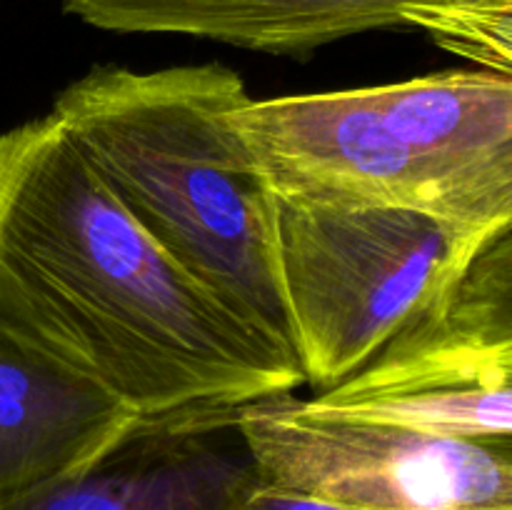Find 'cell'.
I'll list each match as a JSON object with an SVG mask.
<instances>
[{"label": "cell", "mask_w": 512, "mask_h": 510, "mask_svg": "<svg viewBox=\"0 0 512 510\" xmlns=\"http://www.w3.org/2000/svg\"><path fill=\"white\" fill-rule=\"evenodd\" d=\"M0 333L145 425L305 383L298 358L158 248L53 113L0 135Z\"/></svg>", "instance_id": "6da1fadb"}, {"label": "cell", "mask_w": 512, "mask_h": 510, "mask_svg": "<svg viewBox=\"0 0 512 510\" xmlns=\"http://www.w3.org/2000/svg\"><path fill=\"white\" fill-rule=\"evenodd\" d=\"M248 100L243 78L220 63L95 65L50 113L158 248L295 358L275 193L235 123Z\"/></svg>", "instance_id": "7a4b0ae2"}, {"label": "cell", "mask_w": 512, "mask_h": 510, "mask_svg": "<svg viewBox=\"0 0 512 510\" xmlns=\"http://www.w3.org/2000/svg\"><path fill=\"white\" fill-rule=\"evenodd\" d=\"M275 220L295 358L318 393L363 368L493 240L423 210L285 195Z\"/></svg>", "instance_id": "3957f363"}, {"label": "cell", "mask_w": 512, "mask_h": 510, "mask_svg": "<svg viewBox=\"0 0 512 510\" xmlns=\"http://www.w3.org/2000/svg\"><path fill=\"white\" fill-rule=\"evenodd\" d=\"M260 483L340 510H512V443L325 413L293 393L233 413Z\"/></svg>", "instance_id": "277c9868"}, {"label": "cell", "mask_w": 512, "mask_h": 510, "mask_svg": "<svg viewBox=\"0 0 512 510\" xmlns=\"http://www.w3.org/2000/svg\"><path fill=\"white\" fill-rule=\"evenodd\" d=\"M310 403L443 438L512 443V230L363 368Z\"/></svg>", "instance_id": "5b68a950"}, {"label": "cell", "mask_w": 512, "mask_h": 510, "mask_svg": "<svg viewBox=\"0 0 512 510\" xmlns=\"http://www.w3.org/2000/svg\"><path fill=\"white\" fill-rule=\"evenodd\" d=\"M235 123L275 195L410 208L438 218L418 160L390 128L370 88L250 98Z\"/></svg>", "instance_id": "8992f818"}, {"label": "cell", "mask_w": 512, "mask_h": 510, "mask_svg": "<svg viewBox=\"0 0 512 510\" xmlns=\"http://www.w3.org/2000/svg\"><path fill=\"white\" fill-rule=\"evenodd\" d=\"M418 160L438 218L475 238L512 228V78L450 70L370 88Z\"/></svg>", "instance_id": "52a82bcc"}, {"label": "cell", "mask_w": 512, "mask_h": 510, "mask_svg": "<svg viewBox=\"0 0 512 510\" xmlns=\"http://www.w3.org/2000/svg\"><path fill=\"white\" fill-rule=\"evenodd\" d=\"M233 413L145 425L95 468L0 510H233L260 480Z\"/></svg>", "instance_id": "ba28073f"}, {"label": "cell", "mask_w": 512, "mask_h": 510, "mask_svg": "<svg viewBox=\"0 0 512 510\" xmlns=\"http://www.w3.org/2000/svg\"><path fill=\"white\" fill-rule=\"evenodd\" d=\"M113 33H170L270 55H300L385 28H420L450 50V0H63Z\"/></svg>", "instance_id": "9c48e42d"}, {"label": "cell", "mask_w": 512, "mask_h": 510, "mask_svg": "<svg viewBox=\"0 0 512 510\" xmlns=\"http://www.w3.org/2000/svg\"><path fill=\"white\" fill-rule=\"evenodd\" d=\"M65 420L48 368L0 333V505L58 480Z\"/></svg>", "instance_id": "30bf717a"}, {"label": "cell", "mask_w": 512, "mask_h": 510, "mask_svg": "<svg viewBox=\"0 0 512 510\" xmlns=\"http://www.w3.org/2000/svg\"><path fill=\"white\" fill-rule=\"evenodd\" d=\"M450 50L475 60L483 70L512 73V0H450Z\"/></svg>", "instance_id": "8fae6325"}, {"label": "cell", "mask_w": 512, "mask_h": 510, "mask_svg": "<svg viewBox=\"0 0 512 510\" xmlns=\"http://www.w3.org/2000/svg\"><path fill=\"white\" fill-rule=\"evenodd\" d=\"M233 510H340L333 505L318 503V500L300 498V495L285 493V490L270 488V485L260 483L235 505Z\"/></svg>", "instance_id": "7c38bea8"}]
</instances>
